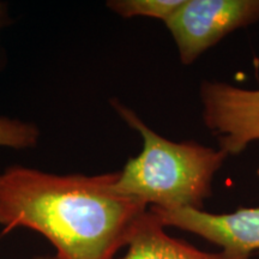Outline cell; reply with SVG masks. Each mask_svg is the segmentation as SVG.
I'll list each match as a JSON object with an SVG mask.
<instances>
[{
	"label": "cell",
	"instance_id": "cell-1",
	"mask_svg": "<svg viewBox=\"0 0 259 259\" xmlns=\"http://www.w3.org/2000/svg\"><path fill=\"white\" fill-rule=\"evenodd\" d=\"M118 171L57 176L14 166L0 171L2 234L28 228L44 235L57 259H114L148 206L115 189Z\"/></svg>",
	"mask_w": 259,
	"mask_h": 259
},
{
	"label": "cell",
	"instance_id": "cell-2",
	"mask_svg": "<svg viewBox=\"0 0 259 259\" xmlns=\"http://www.w3.org/2000/svg\"><path fill=\"white\" fill-rule=\"evenodd\" d=\"M112 106L143 139L141 154L118 171L116 191L149 209L203 210L212 194L213 178L229 155L193 141H169L121 102L113 100Z\"/></svg>",
	"mask_w": 259,
	"mask_h": 259
},
{
	"label": "cell",
	"instance_id": "cell-3",
	"mask_svg": "<svg viewBox=\"0 0 259 259\" xmlns=\"http://www.w3.org/2000/svg\"><path fill=\"white\" fill-rule=\"evenodd\" d=\"M258 21L259 0H184L164 24L180 61L191 65L227 35Z\"/></svg>",
	"mask_w": 259,
	"mask_h": 259
},
{
	"label": "cell",
	"instance_id": "cell-4",
	"mask_svg": "<svg viewBox=\"0 0 259 259\" xmlns=\"http://www.w3.org/2000/svg\"><path fill=\"white\" fill-rule=\"evenodd\" d=\"M203 121L220 149L238 155L259 141V89L204 80L199 90Z\"/></svg>",
	"mask_w": 259,
	"mask_h": 259
},
{
	"label": "cell",
	"instance_id": "cell-5",
	"mask_svg": "<svg viewBox=\"0 0 259 259\" xmlns=\"http://www.w3.org/2000/svg\"><path fill=\"white\" fill-rule=\"evenodd\" d=\"M149 210L164 227L192 233L218 245L225 259H251L259 252V208H240L229 213Z\"/></svg>",
	"mask_w": 259,
	"mask_h": 259
},
{
	"label": "cell",
	"instance_id": "cell-6",
	"mask_svg": "<svg viewBox=\"0 0 259 259\" xmlns=\"http://www.w3.org/2000/svg\"><path fill=\"white\" fill-rule=\"evenodd\" d=\"M127 247L120 259H225L221 252L210 253L170 236L149 209L136 226Z\"/></svg>",
	"mask_w": 259,
	"mask_h": 259
},
{
	"label": "cell",
	"instance_id": "cell-7",
	"mask_svg": "<svg viewBox=\"0 0 259 259\" xmlns=\"http://www.w3.org/2000/svg\"><path fill=\"white\" fill-rule=\"evenodd\" d=\"M184 0H112L107 6L124 18L150 17L166 22Z\"/></svg>",
	"mask_w": 259,
	"mask_h": 259
},
{
	"label": "cell",
	"instance_id": "cell-8",
	"mask_svg": "<svg viewBox=\"0 0 259 259\" xmlns=\"http://www.w3.org/2000/svg\"><path fill=\"white\" fill-rule=\"evenodd\" d=\"M40 132L31 122L0 115V147L28 149L37 144Z\"/></svg>",
	"mask_w": 259,
	"mask_h": 259
},
{
	"label": "cell",
	"instance_id": "cell-9",
	"mask_svg": "<svg viewBox=\"0 0 259 259\" xmlns=\"http://www.w3.org/2000/svg\"><path fill=\"white\" fill-rule=\"evenodd\" d=\"M34 259H57L56 257H46V255H40V257H35Z\"/></svg>",
	"mask_w": 259,
	"mask_h": 259
},
{
	"label": "cell",
	"instance_id": "cell-10",
	"mask_svg": "<svg viewBox=\"0 0 259 259\" xmlns=\"http://www.w3.org/2000/svg\"><path fill=\"white\" fill-rule=\"evenodd\" d=\"M257 176H258V178H259V167H258V169H257Z\"/></svg>",
	"mask_w": 259,
	"mask_h": 259
}]
</instances>
